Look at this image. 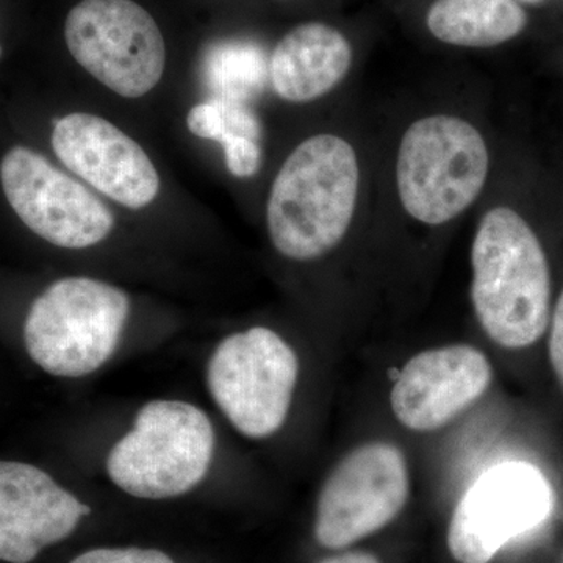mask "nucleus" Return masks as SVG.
I'll return each instance as SVG.
<instances>
[{"mask_svg": "<svg viewBox=\"0 0 563 563\" xmlns=\"http://www.w3.org/2000/svg\"><path fill=\"white\" fill-rule=\"evenodd\" d=\"M362 190V165L351 141L335 133L309 136L274 177L266 225L273 246L309 262L335 250L350 232Z\"/></svg>", "mask_w": 563, "mask_h": 563, "instance_id": "f257e3e1", "label": "nucleus"}, {"mask_svg": "<svg viewBox=\"0 0 563 563\" xmlns=\"http://www.w3.org/2000/svg\"><path fill=\"white\" fill-rule=\"evenodd\" d=\"M472 303L488 339L507 350L539 342L551 317L550 263L520 211H485L472 244Z\"/></svg>", "mask_w": 563, "mask_h": 563, "instance_id": "f03ea898", "label": "nucleus"}, {"mask_svg": "<svg viewBox=\"0 0 563 563\" xmlns=\"http://www.w3.org/2000/svg\"><path fill=\"white\" fill-rule=\"evenodd\" d=\"M490 163L487 141L472 121L451 113L418 118L396 154L399 202L413 221L448 224L483 195Z\"/></svg>", "mask_w": 563, "mask_h": 563, "instance_id": "7ed1b4c3", "label": "nucleus"}, {"mask_svg": "<svg viewBox=\"0 0 563 563\" xmlns=\"http://www.w3.org/2000/svg\"><path fill=\"white\" fill-rule=\"evenodd\" d=\"M129 310L131 301L120 288L90 277H65L33 301L25 347L52 376H87L113 355Z\"/></svg>", "mask_w": 563, "mask_h": 563, "instance_id": "20e7f679", "label": "nucleus"}, {"mask_svg": "<svg viewBox=\"0 0 563 563\" xmlns=\"http://www.w3.org/2000/svg\"><path fill=\"white\" fill-rule=\"evenodd\" d=\"M213 450V426L201 409L181 401H152L110 451L107 472L135 498H174L201 483Z\"/></svg>", "mask_w": 563, "mask_h": 563, "instance_id": "39448f33", "label": "nucleus"}, {"mask_svg": "<svg viewBox=\"0 0 563 563\" xmlns=\"http://www.w3.org/2000/svg\"><path fill=\"white\" fill-rule=\"evenodd\" d=\"M65 43L81 68L122 98H143L165 73L161 27L135 0H80L66 16Z\"/></svg>", "mask_w": 563, "mask_h": 563, "instance_id": "423d86ee", "label": "nucleus"}, {"mask_svg": "<svg viewBox=\"0 0 563 563\" xmlns=\"http://www.w3.org/2000/svg\"><path fill=\"white\" fill-rule=\"evenodd\" d=\"M295 351L268 328L222 340L209 363V388L236 431L265 439L279 431L298 383Z\"/></svg>", "mask_w": 563, "mask_h": 563, "instance_id": "0eeeda50", "label": "nucleus"}, {"mask_svg": "<svg viewBox=\"0 0 563 563\" xmlns=\"http://www.w3.org/2000/svg\"><path fill=\"white\" fill-rule=\"evenodd\" d=\"M409 490L401 450L384 442L355 448L322 485L314 521L318 543L342 550L380 531L401 512Z\"/></svg>", "mask_w": 563, "mask_h": 563, "instance_id": "6e6552de", "label": "nucleus"}, {"mask_svg": "<svg viewBox=\"0 0 563 563\" xmlns=\"http://www.w3.org/2000/svg\"><path fill=\"white\" fill-rule=\"evenodd\" d=\"M554 493L540 470L525 462L493 466L465 492L448 529V548L461 563H488L517 537L553 512Z\"/></svg>", "mask_w": 563, "mask_h": 563, "instance_id": "1a4fd4ad", "label": "nucleus"}, {"mask_svg": "<svg viewBox=\"0 0 563 563\" xmlns=\"http://www.w3.org/2000/svg\"><path fill=\"white\" fill-rule=\"evenodd\" d=\"M0 184L18 218L54 246L85 250L113 231V214L101 199L29 147L3 155Z\"/></svg>", "mask_w": 563, "mask_h": 563, "instance_id": "9d476101", "label": "nucleus"}, {"mask_svg": "<svg viewBox=\"0 0 563 563\" xmlns=\"http://www.w3.org/2000/svg\"><path fill=\"white\" fill-rule=\"evenodd\" d=\"M52 150L58 161L107 198L143 209L161 191V176L143 147L96 114H66L55 122Z\"/></svg>", "mask_w": 563, "mask_h": 563, "instance_id": "9b49d317", "label": "nucleus"}, {"mask_svg": "<svg viewBox=\"0 0 563 563\" xmlns=\"http://www.w3.org/2000/svg\"><path fill=\"white\" fill-rule=\"evenodd\" d=\"M492 377L484 352L468 344L420 352L396 377L393 413L410 431H437L476 402Z\"/></svg>", "mask_w": 563, "mask_h": 563, "instance_id": "f8f14e48", "label": "nucleus"}, {"mask_svg": "<svg viewBox=\"0 0 563 563\" xmlns=\"http://www.w3.org/2000/svg\"><path fill=\"white\" fill-rule=\"evenodd\" d=\"M90 512L43 470L0 461V561L32 562L41 550L69 537Z\"/></svg>", "mask_w": 563, "mask_h": 563, "instance_id": "ddd939ff", "label": "nucleus"}, {"mask_svg": "<svg viewBox=\"0 0 563 563\" xmlns=\"http://www.w3.org/2000/svg\"><path fill=\"white\" fill-rule=\"evenodd\" d=\"M354 63L352 44L325 22H303L285 33L268 62V77L277 98L309 103L335 90Z\"/></svg>", "mask_w": 563, "mask_h": 563, "instance_id": "4468645a", "label": "nucleus"}, {"mask_svg": "<svg viewBox=\"0 0 563 563\" xmlns=\"http://www.w3.org/2000/svg\"><path fill=\"white\" fill-rule=\"evenodd\" d=\"M426 27L448 46L490 49L521 35L528 14L517 0H433Z\"/></svg>", "mask_w": 563, "mask_h": 563, "instance_id": "2eb2a0df", "label": "nucleus"}, {"mask_svg": "<svg viewBox=\"0 0 563 563\" xmlns=\"http://www.w3.org/2000/svg\"><path fill=\"white\" fill-rule=\"evenodd\" d=\"M187 128L192 135L221 143L228 136L262 139V125L250 107L236 99L218 98L198 103L187 114Z\"/></svg>", "mask_w": 563, "mask_h": 563, "instance_id": "dca6fc26", "label": "nucleus"}, {"mask_svg": "<svg viewBox=\"0 0 563 563\" xmlns=\"http://www.w3.org/2000/svg\"><path fill=\"white\" fill-rule=\"evenodd\" d=\"M209 80L211 87L222 92V98L243 101V96L257 90L263 81V74L268 73L263 66L261 54L246 46L221 47L210 54Z\"/></svg>", "mask_w": 563, "mask_h": 563, "instance_id": "f3484780", "label": "nucleus"}, {"mask_svg": "<svg viewBox=\"0 0 563 563\" xmlns=\"http://www.w3.org/2000/svg\"><path fill=\"white\" fill-rule=\"evenodd\" d=\"M224 150L225 168L236 179H250L262 165L261 140L251 136H228L221 141Z\"/></svg>", "mask_w": 563, "mask_h": 563, "instance_id": "a211bd4d", "label": "nucleus"}, {"mask_svg": "<svg viewBox=\"0 0 563 563\" xmlns=\"http://www.w3.org/2000/svg\"><path fill=\"white\" fill-rule=\"evenodd\" d=\"M70 563H174L162 551L141 550V548H101L87 551Z\"/></svg>", "mask_w": 563, "mask_h": 563, "instance_id": "6ab92c4d", "label": "nucleus"}, {"mask_svg": "<svg viewBox=\"0 0 563 563\" xmlns=\"http://www.w3.org/2000/svg\"><path fill=\"white\" fill-rule=\"evenodd\" d=\"M550 362L553 366L555 379L563 388V290L555 302L553 317H551L550 342H548Z\"/></svg>", "mask_w": 563, "mask_h": 563, "instance_id": "aec40b11", "label": "nucleus"}, {"mask_svg": "<svg viewBox=\"0 0 563 563\" xmlns=\"http://www.w3.org/2000/svg\"><path fill=\"white\" fill-rule=\"evenodd\" d=\"M320 563H380L376 555L368 553H344L333 555V558L325 559Z\"/></svg>", "mask_w": 563, "mask_h": 563, "instance_id": "412c9836", "label": "nucleus"}, {"mask_svg": "<svg viewBox=\"0 0 563 563\" xmlns=\"http://www.w3.org/2000/svg\"><path fill=\"white\" fill-rule=\"evenodd\" d=\"M518 3H529V5H539V3L547 2V0H517Z\"/></svg>", "mask_w": 563, "mask_h": 563, "instance_id": "4be33fe9", "label": "nucleus"}, {"mask_svg": "<svg viewBox=\"0 0 563 563\" xmlns=\"http://www.w3.org/2000/svg\"><path fill=\"white\" fill-rule=\"evenodd\" d=\"M2 46H0V58H2Z\"/></svg>", "mask_w": 563, "mask_h": 563, "instance_id": "5701e85b", "label": "nucleus"}]
</instances>
